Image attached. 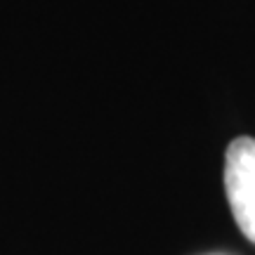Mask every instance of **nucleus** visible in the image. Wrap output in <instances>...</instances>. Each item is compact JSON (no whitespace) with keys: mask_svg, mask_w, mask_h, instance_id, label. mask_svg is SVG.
Returning a JSON list of instances; mask_svg holds the SVG:
<instances>
[{"mask_svg":"<svg viewBox=\"0 0 255 255\" xmlns=\"http://www.w3.org/2000/svg\"><path fill=\"white\" fill-rule=\"evenodd\" d=\"M225 191L241 234L255 244V139L237 137L225 154Z\"/></svg>","mask_w":255,"mask_h":255,"instance_id":"f257e3e1","label":"nucleus"}]
</instances>
